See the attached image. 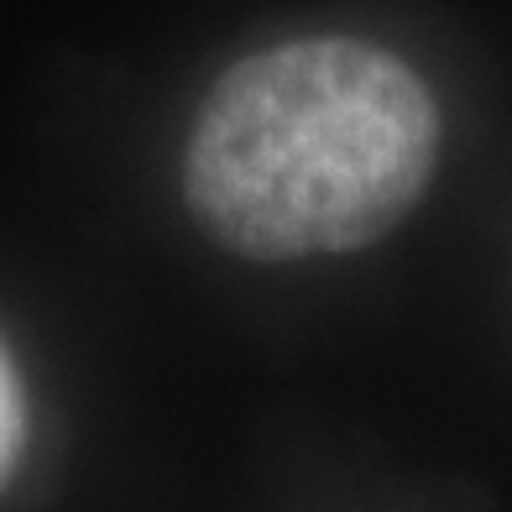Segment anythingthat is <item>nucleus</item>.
Masks as SVG:
<instances>
[{
    "label": "nucleus",
    "mask_w": 512,
    "mask_h": 512,
    "mask_svg": "<svg viewBox=\"0 0 512 512\" xmlns=\"http://www.w3.org/2000/svg\"><path fill=\"white\" fill-rule=\"evenodd\" d=\"M439 105L361 37H293L209 84L183 147V204L246 262H304L382 241L424 199Z\"/></svg>",
    "instance_id": "nucleus-1"
},
{
    "label": "nucleus",
    "mask_w": 512,
    "mask_h": 512,
    "mask_svg": "<svg viewBox=\"0 0 512 512\" xmlns=\"http://www.w3.org/2000/svg\"><path fill=\"white\" fill-rule=\"evenodd\" d=\"M21 434H27V418H21V387L11 361L0 356V481L11 476V465L21 455Z\"/></svg>",
    "instance_id": "nucleus-2"
}]
</instances>
